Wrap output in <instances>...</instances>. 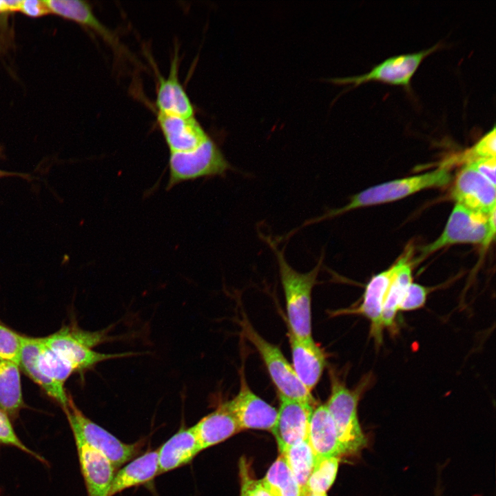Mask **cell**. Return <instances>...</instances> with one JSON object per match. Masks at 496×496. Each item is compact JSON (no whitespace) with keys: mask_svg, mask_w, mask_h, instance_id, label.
<instances>
[{"mask_svg":"<svg viewBox=\"0 0 496 496\" xmlns=\"http://www.w3.org/2000/svg\"><path fill=\"white\" fill-rule=\"evenodd\" d=\"M240 463L241 496H274L262 479L256 480L250 476L247 464L242 459Z\"/></svg>","mask_w":496,"mask_h":496,"instance_id":"1f68e13d","label":"cell"},{"mask_svg":"<svg viewBox=\"0 0 496 496\" xmlns=\"http://www.w3.org/2000/svg\"><path fill=\"white\" fill-rule=\"evenodd\" d=\"M108 331H85L72 325L41 338L43 343L70 364L74 371L82 372L107 360L134 355L131 352L103 353L94 351V347L114 339L108 335Z\"/></svg>","mask_w":496,"mask_h":496,"instance_id":"5b68a950","label":"cell"},{"mask_svg":"<svg viewBox=\"0 0 496 496\" xmlns=\"http://www.w3.org/2000/svg\"><path fill=\"white\" fill-rule=\"evenodd\" d=\"M23 407L20 367L12 361L0 358V409L15 420Z\"/></svg>","mask_w":496,"mask_h":496,"instance_id":"cb8c5ba5","label":"cell"},{"mask_svg":"<svg viewBox=\"0 0 496 496\" xmlns=\"http://www.w3.org/2000/svg\"><path fill=\"white\" fill-rule=\"evenodd\" d=\"M307 496H327V493L324 494H314V493H310Z\"/></svg>","mask_w":496,"mask_h":496,"instance_id":"8d00e7d4","label":"cell"},{"mask_svg":"<svg viewBox=\"0 0 496 496\" xmlns=\"http://www.w3.org/2000/svg\"><path fill=\"white\" fill-rule=\"evenodd\" d=\"M202 451L194 426L180 429L158 448V475L189 464Z\"/></svg>","mask_w":496,"mask_h":496,"instance_id":"ffe728a7","label":"cell"},{"mask_svg":"<svg viewBox=\"0 0 496 496\" xmlns=\"http://www.w3.org/2000/svg\"><path fill=\"white\" fill-rule=\"evenodd\" d=\"M277 420L271 430L280 453L307 439L313 405L280 397Z\"/></svg>","mask_w":496,"mask_h":496,"instance_id":"5bb4252c","label":"cell"},{"mask_svg":"<svg viewBox=\"0 0 496 496\" xmlns=\"http://www.w3.org/2000/svg\"><path fill=\"white\" fill-rule=\"evenodd\" d=\"M79 464L87 496H109L116 468L100 452L74 434Z\"/></svg>","mask_w":496,"mask_h":496,"instance_id":"9a60e30c","label":"cell"},{"mask_svg":"<svg viewBox=\"0 0 496 496\" xmlns=\"http://www.w3.org/2000/svg\"><path fill=\"white\" fill-rule=\"evenodd\" d=\"M267 242L273 249L278 264L287 316L288 328L296 335L307 338L311 334V293L322 262L321 257L311 271L300 273L287 261L270 238Z\"/></svg>","mask_w":496,"mask_h":496,"instance_id":"7a4b0ae2","label":"cell"},{"mask_svg":"<svg viewBox=\"0 0 496 496\" xmlns=\"http://www.w3.org/2000/svg\"><path fill=\"white\" fill-rule=\"evenodd\" d=\"M339 462L338 457L317 458L307 484V495L327 493L335 479Z\"/></svg>","mask_w":496,"mask_h":496,"instance_id":"83f0119b","label":"cell"},{"mask_svg":"<svg viewBox=\"0 0 496 496\" xmlns=\"http://www.w3.org/2000/svg\"><path fill=\"white\" fill-rule=\"evenodd\" d=\"M6 12H10L7 6L6 0L0 1V14Z\"/></svg>","mask_w":496,"mask_h":496,"instance_id":"d590c367","label":"cell"},{"mask_svg":"<svg viewBox=\"0 0 496 496\" xmlns=\"http://www.w3.org/2000/svg\"><path fill=\"white\" fill-rule=\"evenodd\" d=\"M452 196L456 203L479 214L488 215L496 209L495 186L468 165L458 173Z\"/></svg>","mask_w":496,"mask_h":496,"instance_id":"4fadbf2b","label":"cell"},{"mask_svg":"<svg viewBox=\"0 0 496 496\" xmlns=\"http://www.w3.org/2000/svg\"><path fill=\"white\" fill-rule=\"evenodd\" d=\"M158 475V448L144 453L118 470L112 480L109 496L146 483Z\"/></svg>","mask_w":496,"mask_h":496,"instance_id":"7402d4cb","label":"cell"},{"mask_svg":"<svg viewBox=\"0 0 496 496\" xmlns=\"http://www.w3.org/2000/svg\"><path fill=\"white\" fill-rule=\"evenodd\" d=\"M412 282L411 265L408 261L397 271L386 293L382 313L383 327L389 329L395 327L400 306Z\"/></svg>","mask_w":496,"mask_h":496,"instance_id":"d4e9b609","label":"cell"},{"mask_svg":"<svg viewBox=\"0 0 496 496\" xmlns=\"http://www.w3.org/2000/svg\"><path fill=\"white\" fill-rule=\"evenodd\" d=\"M156 121L169 153L192 150L209 137L195 116L183 117L156 112Z\"/></svg>","mask_w":496,"mask_h":496,"instance_id":"2e32d148","label":"cell"},{"mask_svg":"<svg viewBox=\"0 0 496 496\" xmlns=\"http://www.w3.org/2000/svg\"><path fill=\"white\" fill-rule=\"evenodd\" d=\"M50 12L74 21L99 36L118 54L126 52L116 35L94 14L92 6L79 0L44 1Z\"/></svg>","mask_w":496,"mask_h":496,"instance_id":"ac0fdd59","label":"cell"},{"mask_svg":"<svg viewBox=\"0 0 496 496\" xmlns=\"http://www.w3.org/2000/svg\"><path fill=\"white\" fill-rule=\"evenodd\" d=\"M262 481L274 496H302L299 484L282 455L269 467Z\"/></svg>","mask_w":496,"mask_h":496,"instance_id":"4316f807","label":"cell"},{"mask_svg":"<svg viewBox=\"0 0 496 496\" xmlns=\"http://www.w3.org/2000/svg\"><path fill=\"white\" fill-rule=\"evenodd\" d=\"M495 127L484 134L471 148L460 156L458 160L466 164L475 161L495 157L496 136Z\"/></svg>","mask_w":496,"mask_h":496,"instance_id":"f1b7e54d","label":"cell"},{"mask_svg":"<svg viewBox=\"0 0 496 496\" xmlns=\"http://www.w3.org/2000/svg\"><path fill=\"white\" fill-rule=\"evenodd\" d=\"M19 12L30 17H40L50 13L44 1L37 0L21 1Z\"/></svg>","mask_w":496,"mask_h":496,"instance_id":"e575fe53","label":"cell"},{"mask_svg":"<svg viewBox=\"0 0 496 496\" xmlns=\"http://www.w3.org/2000/svg\"><path fill=\"white\" fill-rule=\"evenodd\" d=\"M202 450L217 444L241 431L232 414L221 404L194 425Z\"/></svg>","mask_w":496,"mask_h":496,"instance_id":"603a6c76","label":"cell"},{"mask_svg":"<svg viewBox=\"0 0 496 496\" xmlns=\"http://www.w3.org/2000/svg\"><path fill=\"white\" fill-rule=\"evenodd\" d=\"M297 480L302 496H307V484L317 457L308 440L294 444L280 453Z\"/></svg>","mask_w":496,"mask_h":496,"instance_id":"484cf974","label":"cell"},{"mask_svg":"<svg viewBox=\"0 0 496 496\" xmlns=\"http://www.w3.org/2000/svg\"><path fill=\"white\" fill-rule=\"evenodd\" d=\"M289 338L292 367L301 383L311 392L324 369V353L312 338H300L289 330Z\"/></svg>","mask_w":496,"mask_h":496,"instance_id":"e0dca14e","label":"cell"},{"mask_svg":"<svg viewBox=\"0 0 496 496\" xmlns=\"http://www.w3.org/2000/svg\"><path fill=\"white\" fill-rule=\"evenodd\" d=\"M23 335L0 322V358L19 364Z\"/></svg>","mask_w":496,"mask_h":496,"instance_id":"4dcf8cb0","label":"cell"},{"mask_svg":"<svg viewBox=\"0 0 496 496\" xmlns=\"http://www.w3.org/2000/svg\"><path fill=\"white\" fill-rule=\"evenodd\" d=\"M451 180V173L444 166L420 175L384 183L354 195L350 202L341 208L328 211L320 216L305 221L298 229L332 218L357 208L392 202L425 189L444 186Z\"/></svg>","mask_w":496,"mask_h":496,"instance_id":"3957f363","label":"cell"},{"mask_svg":"<svg viewBox=\"0 0 496 496\" xmlns=\"http://www.w3.org/2000/svg\"><path fill=\"white\" fill-rule=\"evenodd\" d=\"M240 326L244 336L255 347L263 360L279 397L313 405L315 399L311 391L301 383L278 347L263 338L247 319L241 320Z\"/></svg>","mask_w":496,"mask_h":496,"instance_id":"8992f818","label":"cell"},{"mask_svg":"<svg viewBox=\"0 0 496 496\" xmlns=\"http://www.w3.org/2000/svg\"><path fill=\"white\" fill-rule=\"evenodd\" d=\"M441 45L442 44L437 43L428 48L416 52L393 56L384 59L363 74L333 79L330 81L336 84L352 83L354 87L367 81H377L391 85H402L409 90L411 80L422 60Z\"/></svg>","mask_w":496,"mask_h":496,"instance_id":"8fae6325","label":"cell"},{"mask_svg":"<svg viewBox=\"0 0 496 496\" xmlns=\"http://www.w3.org/2000/svg\"><path fill=\"white\" fill-rule=\"evenodd\" d=\"M167 189L187 180L223 176L231 169L216 143L209 137L196 148L169 153Z\"/></svg>","mask_w":496,"mask_h":496,"instance_id":"52a82bcc","label":"cell"},{"mask_svg":"<svg viewBox=\"0 0 496 496\" xmlns=\"http://www.w3.org/2000/svg\"><path fill=\"white\" fill-rule=\"evenodd\" d=\"M155 105L157 112L183 117L195 116L193 103L178 78V57L172 60L167 77L158 76Z\"/></svg>","mask_w":496,"mask_h":496,"instance_id":"d6986e66","label":"cell"},{"mask_svg":"<svg viewBox=\"0 0 496 496\" xmlns=\"http://www.w3.org/2000/svg\"><path fill=\"white\" fill-rule=\"evenodd\" d=\"M64 412L72 433L78 435L87 444L103 455L116 469L136 456L143 445L141 442L126 444L119 440L85 416L71 396Z\"/></svg>","mask_w":496,"mask_h":496,"instance_id":"ba28073f","label":"cell"},{"mask_svg":"<svg viewBox=\"0 0 496 496\" xmlns=\"http://www.w3.org/2000/svg\"><path fill=\"white\" fill-rule=\"evenodd\" d=\"M428 289L417 283L409 286L400 306V311H413L422 307L426 301Z\"/></svg>","mask_w":496,"mask_h":496,"instance_id":"d6a6232c","label":"cell"},{"mask_svg":"<svg viewBox=\"0 0 496 496\" xmlns=\"http://www.w3.org/2000/svg\"><path fill=\"white\" fill-rule=\"evenodd\" d=\"M19 366L33 382L65 411L69 397L64 384L74 369L59 354L45 345L41 338L23 335Z\"/></svg>","mask_w":496,"mask_h":496,"instance_id":"6da1fadb","label":"cell"},{"mask_svg":"<svg viewBox=\"0 0 496 496\" xmlns=\"http://www.w3.org/2000/svg\"><path fill=\"white\" fill-rule=\"evenodd\" d=\"M331 393L325 404L333 421L338 439L344 454L360 452L367 444L358 416L361 393L370 384L365 378L355 389H349L335 373H330Z\"/></svg>","mask_w":496,"mask_h":496,"instance_id":"277c9868","label":"cell"},{"mask_svg":"<svg viewBox=\"0 0 496 496\" xmlns=\"http://www.w3.org/2000/svg\"><path fill=\"white\" fill-rule=\"evenodd\" d=\"M408 251L393 265L374 276L366 286L362 302L357 307L337 310L332 315L359 314L370 321V335L376 344L382 341V313L389 287L400 269L409 260Z\"/></svg>","mask_w":496,"mask_h":496,"instance_id":"30bf717a","label":"cell"},{"mask_svg":"<svg viewBox=\"0 0 496 496\" xmlns=\"http://www.w3.org/2000/svg\"><path fill=\"white\" fill-rule=\"evenodd\" d=\"M470 165L493 185H496L495 157L482 158L466 164Z\"/></svg>","mask_w":496,"mask_h":496,"instance_id":"836d02e7","label":"cell"},{"mask_svg":"<svg viewBox=\"0 0 496 496\" xmlns=\"http://www.w3.org/2000/svg\"><path fill=\"white\" fill-rule=\"evenodd\" d=\"M0 444L14 447L43 463L46 462L44 457L23 444L16 433L10 417L1 409H0Z\"/></svg>","mask_w":496,"mask_h":496,"instance_id":"f546056e","label":"cell"},{"mask_svg":"<svg viewBox=\"0 0 496 496\" xmlns=\"http://www.w3.org/2000/svg\"><path fill=\"white\" fill-rule=\"evenodd\" d=\"M8 173L0 170V177L6 175Z\"/></svg>","mask_w":496,"mask_h":496,"instance_id":"74e56055","label":"cell"},{"mask_svg":"<svg viewBox=\"0 0 496 496\" xmlns=\"http://www.w3.org/2000/svg\"><path fill=\"white\" fill-rule=\"evenodd\" d=\"M1 42H0V50H1Z\"/></svg>","mask_w":496,"mask_h":496,"instance_id":"f35d334b","label":"cell"},{"mask_svg":"<svg viewBox=\"0 0 496 496\" xmlns=\"http://www.w3.org/2000/svg\"><path fill=\"white\" fill-rule=\"evenodd\" d=\"M238 394L231 400L223 403L232 414L241 430H271L278 417V410L249 388L243 373L240 375Z\"/></svg>","mask_w":496,"mask_h":496,"instance_id":"7c38bea8","label":"cell"},{"mask_svg":"<svg viewBox=\"0 0 496 496\" xmlns=\"http://www.w3.org/2000/svg\"><path fill=\"white\" fill-rule=\"evenodd\" d=\"M488 215L473 211L456 203L439 238L423 247L422 256L431 254L445 246L457 243L490 245L494 237L488 223Z\"/></svg>","mask_w":496,"mask_h":496,"instance_id":"9c48e42d","label":"cell"},{"mask_svg":"<svg viewBox=\"0 0 496 496\" xmlns=\"http://www.w3.org/2000/svg\"><path fill=\"white\" fill-rule=\"evenodd\" d=\"M307 440L317 458L343 455L332 417L325 404L312 411Z\"/></svg>","mask_w":496,"mask_h":496,"instance_id":"44dd1931","label":"cell"}]
</instances>
